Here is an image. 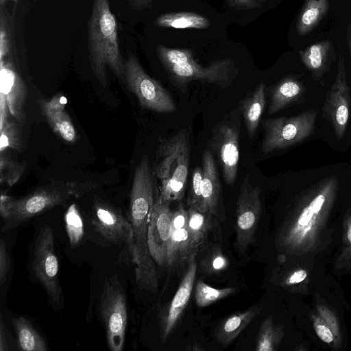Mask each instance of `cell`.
I'll return each mask as SVG.
<instances>
[{
	"mask_svg": "<svg viewBox=\"0 0 351 351\" xmlns=\"http://www.w3.org/2000/svg\"><path fill=\"white\" fill-rule=\"evenodd\" d=\"M210 146L217 156L227 184H234L239 161V132L229 123L219 124L213 130Z\"/></svg>",
	"mask_w": 351,
	"mask_h": 351,
	"instance_id": "9a60e30c",
	"label": "cell"
},
{
	"mask_svg": "<svg viewBox=\"0 0 351 351\" xmlns=\"http://www.w3.org/2000/svg\"><path fill=\"white\" fill-rule=\"evenodd\" d=\"M13 326L16 332L19 347L25 351H47L48 347L45 339L23 317H15Z\"/></svg>",
	"mask_w": 351,
	"mask_h": 351,
	"instance_id": "cb8c5ba5",
	"label": "cell"
},
{
	"mask_svg": "<svg viewBox=\"0 0 351 351\" xmlns=\"http://www.w3.org/2000/svg\"><path fill=\"white\" fill-rule=\"evenodd\" d=\"M157 51L160 61L166 68L195 61L191 49H171L160 45L158 46Z\"/></svg>",
	"mask_w": 351,
	"mask_h": 351,
	"instance_id": "d6a6232c",
	"label": "cell"
},
{
	"mask_svg": "<svg viewBox=\"0 0 351 351\" xmlns=\"http://www.w3.org/2000/svg\"><path fill=\"white\" fill-rule=\"evenodd\" d=\"M27 88L23 80L8 59L0 60V98L8 106L10 114L23 124L25 121V103Z\"/></svg>",
	"mask_w": 351,
	"mask_h": 351,
	"instance_id": "2e32d148",
	"label": "cell"
},
{
	"mask_svg": "<svg viewBox=\"0 0 351 351\" xmlns=\"http://www.w3.org/2000/svg\"><path fill=\"white\" fill-rule=\"evenodd\" d=\"M91 220L95 231L105 240L117 245H124L131 250L133 231L131 223L121 212L113 206L97 201Z\"/></svg>",
	"mask_w": 351,
	"mask_h": 351,
	"instance_id": "4fadbf2b",
	"label": "cell"
},
{
	"mask_svg": "<svg viewBox=\"0 0 351 351\" xmlns=\"http://www.w3.org/2000/svg\"><path fill=\"white\" fill-rule=\"evenodd\" d=\"M282 332L274 325L271 316L267 317L259 328L255 350L257 351H273L276 350Z\"/></svg>",
	"mask_w": 351,
	"mask_h": 351,
	"instance_id": "83f0119b",
	"label": "cell"
},
{
	"mask_svg": "<svg viewBox=\"0 0 351 351\" xmlns=\"http://www.w3.org/2000/svg\"><path fill=\"white\" fill-rule=\"evenodd\" d=\"M261 188L253 186L248 176L243 181L237 201L235 246L244 252L253 242L261 215Z\"/></svg>",
	"mask_w": 351,
	"mask_h": 351,
	"instance_id": "9c48e42d",
	"label": "cell"
},
{
	"mask_svg": "<svg viewBox=\"0 0 351 351\" xmlns=\"http://www.w3.org/2000/svg\"><path fill=\"white\" fill-rule=\"evenodd\" d=\"M8 1H12L15 3L18 1V0H0V5L1 7L3 5L4 3H5Z\"/></svg>",
	"mask_w": 351,
	"mask_h": 351,
	"instance_id": "7dc6e473",
	"label": "cell"
},
{
	"mask_svg": "<svg viewBox=\"0 0 351 351\" xmlns=\"http://www.w3.org/2000/svg\"><path fill=\"white\" fill-rule=\"evenodd\" d=\"M299 54L302 62L311 71L313 79L319 81L328 71L333 60L332 44L329 40H323L300 51Z\"/></svg>",
	"mask_w": 351,
	"mask_h": 351,
	"instance_id": "d6986e66",
	"label": "cell"
},
{
	"mask_svg": "<svg viewBox=\"0 0 351 351\" xmlns=\"http://www.w3.org/2000/svg\"><path fill=\"white\" fill-rule=\"evenodd\" d=\"M25 165L13 160L8 155L1 153L0 182L8 187L12 186L22 176Z\"/></svg>",
	"mask_w": 351,
	"mask_h": 351,
	"instance_id": "4dcf8cb0",
	"label": "cell"
},
{
	"mask_svg": "<svg viewBox=\"0 0 351 351\" xmlns=\"http://www.w3.org/2000/svg\"><path fill=\"white\" fill-rule=\"evenodd\" d=\"M88 53L92 71L103 86L108 84L107 67L124 81L125 63L118 43L117 23L108 0L94 1L88 25Z\"/></svg>",
	"mask_w": 351,
	"mask_h": 351,
	"instance_id": "7a4b0ae2",
	"label": "cell"
},
{
	"mask_svg": "<svg viewBox=\"0 0 351 351\" xmlns=\"http://www.w3.org/2000/svg\"><path fill=\"white\" fill-rule=\"evenodd\" d=\"M351 111V95L344 58L339 56L335 80L328 90L322 107V115L332 125L338 140L346 131Z\"/></svg>",
	"mask_w": 351,
	"mask_h": 351,
	"instance_id": "30bf717a",
	"label": "cell"
},
{
	"mask_svg": "<svg viewBox=\"0 0 351 351\" xmlns=\"http://www.w3.org/2000/svg\"><path fill=\"white\" fill-rule=\"evenodd\" d=\"M317 115L315 110L309 109L295 116L263 119V152L269 154L306 140L314 132Z\"/></svg>",
	"mask_w": 351,
	"mask_h": 351,
	"instance_id": "5b68a950",
	"label": "cell"
},
{
	"mask_svg": "<svg viewBox=\"0 0 351 351\" xmlns=\"http://www.w3.org/2000/svg\"><path fill=\"white\" fill-rule=\"evenodd\" d=\"M347 41L348 45V49L350 53V56L351 59V24H349L347 29Z\"/></svg>",
	"mask_w": 351,
	"mask_h": 351,
	"instance_id": "7bdbcfd3",
	"label": "cell"
},
{
	"mask_svg": "<svg viewBox=\"0 0 351 351\" xmlns=\"http://www.w3.org/2000/svg\"><path fill=\"white\" fill-rule=\"evenodd\" d=\"M5 326L3 324V317L1 315V321H0V350L4 351L8 350V343L5 336Z\"/></svg>",
	"mask_w": 351,
	"mask_h": 351,
	"instance_id": "b9f144b4",
	"label": "cell"
},
{
	"mask_svg": "<svg viewBox=\"0 0 351 351\" xmlns=\"http://www.w3.org/2000/svg\"><path fill=\"white\" fill-rule=\"evenodd\" d=\"M152 0H134L136 4L140 7L144 8L149 5Z\"/></svg>",
	"mask_w": 351,
	"mask_h": 351,
	"instance_id": "f6af8a7d",
	"label": "cell"
},
{
	"mask_svg": "<svg viewBox=\"0 0 351 351\" xmlns=\"http://www.w3.org/2000/svg\"><path fill=\"white\" fill-rule=\"evenodd\" d=\"M67 103L64 95L57 94L49 100L40 99L39 104L43 112L64 110Z\"/></svg>",
	"mask_w": 351,
	"mask_h": 351,
	"instance_id": "8d00e7d4",
	"label": "cell"
},
{
	"mask_svg": "<svg viewBox=\"0 0 351 351\" xmlns=\"http://www.w3.org/2000/svg\"><path fill=\"white\" fill-rule=\"evenodd\" d=\"M84 192L82 186L66 183L51 184L19 198L1 193L0 213L3 221L1 230L18 227L32 217L66 202L71 196H78Z\"/></svg>",
	"mask_w": 351,
	"mask_h": 351,
	"instance_id": "277c9868",
	"label": "cell"
},
{
	"mask_svg": "<svg viewBox=\"0 0 351 351\" xmlns=\"http://www.w3.org/2000/svg\"><path fill=\"white\" fill-rule=\"evenodd\" d=\"M10 50V43L5 18L1 10L0 20V60L5 58Z\"/></svg>",
	"mask_w": 351,
	"mask_h": 351,
	"instance_id": "d590c367",
	"label": "cell"
},
{
	"mask_svg": "<svg viewBox=\"0 0 351 351\" xmlns=\"http://www.w3.org/2000/svg\"><path fill=\"white\" fill-rule=\"evenodd\" d=\"M10 267V256L5 241L1 239L0 241V284L3 285L6 280Z\"/></svg>",
	"mask_w": 351,
	"mask_h": 351,
	"instance_id": "74e56055",
	"label": "cell"
},
{
	"mask_svg": "<svg viewBox=\"0 0 351 351\" xmlns=\"http://www.w3.org/2000/svg\"><path fill=\"white\" fill-rule=\"evenodd\" d=\"M348 239L349 241L351 243V225L350 226L348 230Z\"/></svg>",
	"mask_w": 351,
	"mask_h": 351,
	"instance_id": "bcb514c9",
	"label": "cell"
},
{
	"mask_svg": "<svg viewBox=\"0 0 351 351\" xmlns=\"http://www.w3.org/2000/svg\"><path fill=\"white\" fill-rule=\"evenodd\" d=\"M172 216L169 202H163L157 196L150 215L147 241L152 257L161 267L167 265L172 233Z\"/></svg>",
	"mask_w": 351,
	"mask_h": 351,
	"instance_id": "5bb4252c",
	"label": "cell"
},
{
	"mask_svg": "<svg viewBox=\"0 0 351 351\" xmlns=\"http://www.w3.org/2000/svg\"><path fill=\"white\" fill-rule=\"evenodd\" d=\"M187 228L193 246L199 249L207 236L217 224L216 217L210 213H202L193 207H188Z\"/></svg>",
	"mask_w": 351,
	"mask_h": 351,
	"instance_id": "7402d4cb",
	"label": "cell"
},
{
	"mask_svg": "<svg viewBox=\"0 0 351 351\" xmlns=\"http://www.w3.org/2000/svg\"><path fill=\"white\" fill-rule=\"evenodd\" d=\"M197 252L193 253L187 260L186 268L173 298L159 310L160 334L163 342L167 340L176 328L189 302L197 269Z\"/></svg>",
	"mask_w": 351,
	"mask_h": 351,
	"instance_id": "7c38bea8",
	"label": "cell"
},
{
	"mask_svg": "<svg viewBox=\"0 0 351 351\" xmlns=\"http://www.w3.org/2000/svg\"><path fill=\"white\" fill-rule=\"evenodd\" d=\"M307 276V273L304 269H299L293 273L287 279L288 284H297L302 282Z\"/></svg>",
	"mask_w": 351,
	"mask_h": 351,
	"instance_id": "60d3db41",
	"label": "cell"
},
{
	"mask_svg": "<svg viewBox=\"0 0 351 351\" xmlns=\"http://www.w3.org/2000/svg\"><path fill=\"white\" fill-rule=\"evenodd\" d=\"M267 0H228L231 7L239 10H249L259 8Z\"/></svg>",
	"mask_w": 351,
	"mask_h": 351,
	"instance_id": "f35d334b",
	"label": "cell"
},
{
	"mask_svg": "<svg viewBox=\"0 0 351 351\" xmlns=\"http://www.w3.org/2000/svg\"><path fill=\"white\" fill-rule=\"evenodd\" d=\"M229 262L219 246H213L208 251L202 261L199 267L202 272L206 274H215L226 269Z\"/></svg>",
	"mask_w": 351,
	"mask_h": 351,
	"instance_id": "1f68e13d",
	"label": "cell"
},
{
	"mask_svg": "<svg viewBox=\"0 0 351 351\" xmlns=\"http://www.w3.org/2000/svg\"><path fill=\"white\" fill-rule=\"evenodd\" d=\"M125 80L142 107L164 113L173 112L176 110V105L169 93L145 73L132 54L125 62Z\"/></svg>",
	"mask_w": 351,
	"mask_h": 351,
	"instance_id": "ba28073f",
	"label": "cell"
},
{
	"mask_svg": "<svg viewBox=\"0 0 351 351\" xmlns=\"http://www.w3.org/2000/svg\"><path fill=\"white\" fill-rule=\"evenodd\" d=\"M305 93L302 82L295 77H287L274 86L271 91L268 113L277 112L300 101Z\"/></svg>",
	"mask_w": 351,
	"mask_h": 351,
	"instance_id": "ffe728a7",
	"label": "cell"
},
{
	"mask_svg": "<svg viewBox=\"0 0 351 351\" xmlns=\"http://www.w3.org/2000/svg\"><path fill=\"white\" fill-rule=\"evenodd\" d=\"M155 201L153 181L144 176L134 178L130 197L129 221L133 231L130 252L138 287L152 292L158 288V275L156 263L149 250L147 233Z\"/></svg>",
	"mask_w": 351,
	"mask_h": 351,
	"instance_id": "6da1fadb",
	"label": "cell"
},
{
	"mask_svg": "<svg viewBox=\"0 0 351 351\" xmlns=\"http://www.w3.org/2000/svg\"><path fill=\"white\" fill-rule=\"evenodd\" d=\"M167 69L173 81L179 86H185L192 81L199 80L215 83L223 88L232 82L238 73L234 61L230 58L215 60L206 67L194 61Z\"/></svg>",
	"mask_w": 351,
	"mask_h": 351,
	"instance_id": "8fae6325",
	"label": "cell"
},
{
	"mask_svg": "<svg viewBox=\"0 0 351 351\" xmlns=\"http://www.w3.org/2000/svg\"><path fill=\"white\" fill-rule=\"evenodd\" d=\"M263 309L262 306L254 305L245 311L232 313L223 319L215 330L217 341L223 346H228L262 312Z\"/></svg>",
	"mask_w": 351,
	"mask_h": 351,
	"instance_id": "ac0fdd59",
	"label": "cell"
},
{
	"mask_svg": "<svg viewBox=\"0 0 351 351\" xmlns=\"http://www.w3.org/2000/svg\"><path fill=\"white\" fill-rule=\"evenodd\" d=\"M235 291L236 289L234 287L215 288L199 280L195 287V303L199 308L206 307Z\"/></svg>",
	"mask_w": 351,
	"mask_h": 351,
	"instance_id": "f1b7e54d",
	"label": "cell"
},
{
	"mask_svg": "<svg viewBox=\"0 0 351 351\" xmlns=\"http://www.w3.org/2000/svg\"><path fill=\"white\" fill-rule=\"evenodd\" d=\"M0 151L4 152L10 148L17 150L21 149V138L16 123L8 121L0 130Z\"/></svg>",
	"mask_w": 351,
	"mask_h": 351,
	"instance_id": "836d02e7",
	"label": "cell"
},
{
	"mask_svg": "<svg viewBox=\"0 0 351 351\" xmlns=\"http://www.w3.org/2000/svg\"><path fill=\"white\" fill-rule=\"evenodd\" d=\"M186 350H189V351H200V350H204V349L203 348H202L201 346H199L197 343H195L193 345L188 346L186 347Z\"/></svg>",
	"mask_w": 351,
	"mask_h": 351,
	"instance_id": "ee69618b",
	"label": "cell"
},
{
	"mask_svg": "<svg viewBox=\"0 0 351 351\" xmlns=\"http://www.w3.org/2000/svg\"><path fill=\"white\" fill-rule=\"evenodd\" d=\"M64 221L70 244L72 247H75L81 242L84 235L82 218L75 204L68 208L64 215Z\"/></svg>",
	"mask_w": 351,
	"mask_h": 351,
	"instance_id": "f546056e",
	"label": "cell"
},
{
	"mask_svg": "<svg viewBox=\"0 0 351 351\" xmlns=\"http://www.w3.org/2000/svg\"><path fill=\"white\" fill-rule=\"evenodd\" d=\"M43 112L55 133L69 143L76 141L77 132L70 117L64 110Z\"/></svg>",
	"mask_w": 351,
	"mask_h": 351,
	"instance_id": "4316f807",
	"label": "cell"
},
{
	"mask_svg": "<svg viewBox=\"0 0 351 351\" xmlns=\"http://www.w3.org/2000/svg\"><path fill=\"white\" fill-rule=\"evenodd\" d=\"M99 315L106 329L108 348L121 351L125 346L128 312L125 293L117 276L106 278L104 283Z\"/></svg>",
	"mask_w": 351,
	"mask_h": 351,
	"instance_id": "8992f818",
	"label": "cell"
},
{
	"mask_svg": "<svg viewBox=\"0 0 351 351\" xmlns=\"http://www.w3.org/2000/svg\"><path fill=\"white\" fill-rule=\"evenodd\" d=\"M159 27L173 29H205L210 22L205 16L193 12H171L159 16L155 21Z\"/></svg>",
	"mask_w": 351,
	"mask_h": 351,
	"instance_id": "d4e9b609",
	"label": "cell"
},
{
	"mask_svg": "<svg viewBox=\"0 0 351 351\" xmlns=\"http://www.w3.org/2000/svg\"><path fill=\"white\" fill-rule=\"evenodd\" d=\"M54 241L51 228L47 225L42 226L34 245L32 270L53 308L60 310L63 307V295L59 282V263Z\"/></svg>",
	"mask_w": 351,
	"mask_h": 351,
	"instance_id": "52a82bcc",
	"label": "cell"
},
{
	"mask_svg": "<svg viewBox=\"0 0 351 351\" xmlns=\"http://www.w3.org/2000/svg\"><path fill=\"white\" fill-rule=\"evenodd\" d=\"M190 153L189 134L185 128L160 141L154 174L160 182L158 195L160 200L170 203L184 197Z\"/></svg>",
	"mask_w": 351,
	"mask_h": 351,
	"instance_id": "3957f363",
	"label": "cell"
},
{
	"mask_svg": "<svg viewBox=\"0 0 351 351\" xmlns=\"http://www.w3.org/2000/svg\"><path fill=\"white\" fill-rule=\"evenodd\" d=\"M265 104V90L263 82H261L242 102L241 109L247 134L250 138H252L256 132Z\"/></svg>",
	"mask_w": 351,
	"mask_h": 351,
	"instance_id": "44dd1931",
	"label": "cell"
},
{
	"mask_svg": "<svg viewBox=\"0 0 351 351\" xmlns=\"http://www.w3.org/2000/svg\"><path fill=\"white\" fill-rule=\"evenodd\" d=\"M202 167H197L192 174L191 185L186 200L188 207H193L197 210L201 201V184L202 180Z\"/></svg>",
	"mask_w": 351,
	"mask_h": 351,
	"instance_id": "e575fe53",
	"label": "cell"
},
{
	"mask_svg": "<svg viewBox=\"0 0 351 351\" xmlns=\"http://www.w3.org/2000/svg\"><path fill=\"white\" fill-rule=\"evenodd\" d=\"M328 8V0H306L298 21V35H306L314 29L326 14Z\"/></svg>",
	"mask_w": 351,
	"mask_h": 351,
	"instance_id": "484cf974",
	"label": "cell"
},
{
	"mask_svg": "<svg viewBox=\"0 0 351 351\" xmlns=\"http://www.w3.org/2000/svg\"><path fill=\"white\" fill-rule=\"evenodd\" d=\"M202 180L199 211L210 213L219 217L220 184L212 153L204 150L202 156Z\"/></svg>",
	"mask_w": 351,
	"mask_h": 351,
	"instance_id": "e0dca14e",
	"label": "cell"
},
{
	"mask_svg": "<svg viewBox=\"0 0 351 351\" xmlns=\"http://www.w3.org/2000/svg\"><path fill=\"white\" fill-rule=\"evenodd\" d=\"M315 331L321 340L325 343H329L334 339L332 331L324 324H317L315 326Z\"/></svg>",
	"mask_w": 351,
	"mask_h": 351,
	"instance_id": "ab89813d",
	"label": "cell"
},
{
	"mask_svg": "<svg viewBox=\"0 0 351 351\" xmlns=\"http://www.w3.org/2000/svg\"><path fill=\"white\" fill-rule=\"evenodd\" d=\"M198 250L192 244L187 225L172 228L166 266L173 267L182 261H187L191 254Z\"/></svg>",
	"mask_w": 351,
	"mask_h": 351,
	"instance_id": "603a6c76",
	"label": "cell"
}]
</instances>
